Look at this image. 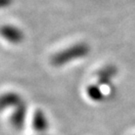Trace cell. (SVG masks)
<instances>
[{
    "label": "cell",
    "mask_w": 135,
    "mask_h": 135,
    "mask_svg": "<svg viewBox=\"0 0 135 135\" xmlns=\"http://www.w3.org/2000/svg\"><path fill=\"white\" fill-rule=\"evenodd\" d=\"M90 48L86 43H77L70 47L58 51L51 57L50 62L55 67H60L80 58L86 57L89 54Z\"/></svg>",
    "instance_id": "1"
},
{
    "label": "cell",
    "mask_w": 135,
    "mask_h": 135,
    "mask_svg": "<svg viewBox=\"0 0 135 135\" xmlns=\"http://www.w3.org/2000/svg\"><path fill=\"white\" fill-rule=\"evenodd\" d=\"M0 36L11 44H20L25 37L23 31L19 27L10 24L0 26Z\"/></svg>",
    "instance_id": "2"
},
{
    "label": "cell",
    "mask_w": 135,
    "mask_h": 135,
    "mask_svg": "<svg viewBox=\"0 0 135 135\" xmlns=\"http://www.w3.org/2000/svg\"><path fill=\"white\" fill-rule=\"evenodd\" d=\"M26 114H27V105L23 101L20 105L14 108V111L10 116V123L14 129L16 130L23 129L26 120Z\"/></svg>",
    "instance_id": "3"
},
{
    "label": "cell",
    "mask_w": 135,
    "mask_h": 135,
    "mask_svg": "<svg viewBox=\"0 0 135 135\" xmlns=\"http://www.w3.org/2000/svg\"><path fill=\"white\" fill-rule=\"evenodd\" d=\"M24 101L22 97L16 92H7L0 95V111L8 108H16Z\"/></svg>",
    "instance_id": "4"
},
{
    "label": "cell",
    "mask_w": 135,
    "mask_h": 135,
    "mask_svg": "<svg viewBox=\"0 0 135 135\" xmlns=\"http://www.w3.org/2000/svg\"><path fill=\"white\" fill-rule=\"evenodd\" d=\"M32 127H33L34 130L39 132V133H44L48 130L49 121L46 117V114L41 109H38L33 113Z\"/></svg>",
    "instance_id": "5"
},
{
    "label": "cell",
    "mask_w": 135,
    "mask_h": 135,
    "mask_svg": "<svg viewBox=\"0 0 135 135\" xmlns=\"http://www.w3.org/2000/svg\"><path fill=\"white\" fill-rule=\"evenodd\" d=\"M117 74V69L114 66H106V67L100 69L96 74L97 80H98V84L102 86H111V81L112 79L115 77Z\"/></svg>",
    "instance_id": "6"
},
{
    "label": "cell",
    "mask_w": 135,
    "mask_h": 135,
    "mask_svg": "<svg viewBox=\"0 0 135 135\" xmlns=\"http://www.w3.org/2000/svg\"><path fill=\"white\" fill-rule=\"evenodd\" d=\"M86 94L89 97V99H91L92 101L100 102L103 101L105 99V92L102 90L101 86L98 83L90 84L86 88Z\"/></svg>",
    "instance_id": "7"
},
{
    "label": "cell",
    "mask_w": 135,
    "mask_h": 135,
    "mask_svg": "<svg viewBox=\"0 0 135 135\" xmlns=\"http://www.w3.org/2000/svg\"><path fill=\"white\" fill-rule=\"evenodd\" d=\"M13 0H0V9L2 8H7L12 4Z\"/></svg>",
    "instance_id": "8"
},
{
    "label": "cell",
    "mask_w": 135,
    "mask_h": 135,
    "mask_svg": "<svg viewBox=\"0 0 135 135\" xmlns=\"http://www.w3.org/2000/svg\"><path fill=\"white\" fill-rule=\"evenodd\" d=\"M39 135H46V134H39Z\"/></svg>",
    "instance_id": "9"
}]
</instances>
